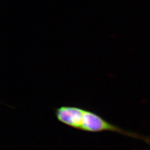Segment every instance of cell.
<instances>
[{"mask_svg": "<svg viewBox=\"0 0 150 150\" xmlns=\"http://www.w3.org/2000/svg\"><path fill=\"white\" fill-rule=\"evenodd\" d=\"M80 130L92 133L105 131L113 132L134 139L143 140L147 144L150 143V139L149 137L143 136L136 132L124 130L112 123L109 122L96 113L86 109L84 110Z\"/></svg>", "mask_w": 150, "mask_h": 150, "instance_id": "obj_1", "label": "cell"}, {"mask_svg": "<svg viewBox=\"0 0 150 150\" xmlns=\"http://www.w3.org/2000/svg\"><path fill=\"white\" fill-rule=\"evenodd\" d=\"M83 108L74 106H62L55 109L56 118L59 122L72 129L80 130Z\"/></svg>", "mask_w": 150, "mask_h": 150, "instance_id": "obj_2", "label": "cell"}]
</instances>
